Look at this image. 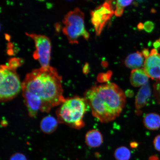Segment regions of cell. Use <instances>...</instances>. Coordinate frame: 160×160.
Returning a JSON list of instances; mask_svg holds the SVG:
<instances>
[{
  "label": "cell",
  "mask_w": 160,
  "mask_h": 160,
  "mask_svg": "<svg viewBox=\"0 0 160 160\" xmlns=\"http://www.w3.org/2000/svg\"><path fill=\"white\" fill-rule=\"evenodd\" d=\"M22 86V92L31 93L41 101L42 112H48L66 99L62 77L57 69L50 66L33 69L26 75Z\"/></svg>",
  "instance_id": "1"
},
{
  "label": "cell",
  "mask_w": 160,
  "mask_h": 160,
  "mask_svg": "<svg viewBox=\"0 0 160 160\" xmlns=\"http://www.w3.org/2000/svg\"><path fill=\"white\" fill-rule=\"evenodd\" d=\"M84 99L93 116L102 123L119 117L126 102L122 90L113 83L93 86L85 92Z\"/></svg>",
  "instance_id": "2"
},
{
  "label": "cell",
  "mask_w": 160,
  "mask_h": 160,
  "mask_svg": "<svg viewBox=\"0 0 160 160\" xmlns=\"http://www.w3.org/2000/svg\"><path fill=\"white\" fill-rule=\"evenodd\" d=\"M84 98L75 97L65 99L57 111L59 123L79 129L85 126L83 118L87 109Z\"/></svg>",
  "instance_id": "3"
},
{
  "label": "cell",
  "mask_w": 160,
  "mask_h": 160,
  "mask_svg": "<svg viewBox=\"0 0 160 160\" xmlns=\"http://www.w3.org/2000/svg\"><path fill=\"white\" fill-rule=\"evenodd\" d=\"M62 22V31L70 43L78 44V39L81 36L86 40L89 38V33L85 28L84 14L79 8H75L66 14Z\"/></svg>",
  "instance_id": "4"
},
{
  "label": "cell",
  "mask_w": 160,
  "mask_h": 160,
  "mask_svg": "<svg viewBox=\"0 0 160 160\" xmlns=\"http://www.w3.org/2000/svg\"><path fill=\"white\" fill-rule=\"evenodd\" d=\"M15 68L9 65L0 68V99L3 102L15 98L22 91V83Z\"/></svg>",
  "instance_id": "5"
},
{
  "label": "cell",
  "mask_w": 160,
  "mask_h": 160,
  "mask_svg": "<svg viewBox=\"0 0 160 160\" xmlns=\"http://www.w3.org/2000/svg\"><path fill=\"white\" fill-rule=\"evenodd\" d=\"M34 41L36 50L34 52L33 57L38 60L41 67H49L51 44V41L47 36L35 33H26Z\"/></svg>",
  "instance_id": "6"
},
{
  "label": "cell",
  "mask_w": 160,
  "mask_h": 160,
  "mask_svg": "<svg viewBox=\"0 0 160 160\" xmlns=\"http://www.w3.org/2000/svg\"><path fill=\"white\" fill-rule=\"evenodd\" d=\"M111 1H107L91 12V21L94 26L96 34L99 36L104 27L113 15Z\"/></svg>",
  "instance_id": "7"
},
{
  "label": "cell",
  "mask_w": 160,
  "mask_h": 160,
  "mask_svg": "<svg viewBox=\"0 0 160 160\" xmlns=\"http://www.w3.org/2000/svg\"><path fill=\"white\" fill-rule=\"evenodd\" d=\"M143 69L148 77L160 81V54L150 55L145 60Z\"/></svg>",
  "instance_id": "8"
},
{
  "label": "cell",
  "mask_w": 160,
  "mask_h": 160,
  "mask_svg": "<svg viewBox=\"0 0 160 160\" xmlns=\"http://www.w3.org/2000/svg\"><path fill=\"white\" fill-rule=\"evenodd\" d=\"M151 95V90L148 84L142 87L135 98V107L140 114V110L144 107Z\"/></svg>",
  "instance_id": "9"
},
{
  "label": "cell",
  "mask_w": 160,
  "mask_h": 160,
  "mask_svg": "<svg viewBox=\"0 0 160 160\" xmlns=\"http://www.w3.org/2000/svg\"><path fill=\"white\" fill-rule=\"evenodd\" d=\"M149 77L143 68L133 69L131 72L130 82L134 87H138L147 85Z\"/></svg>",
  "instance_id": "10"
},
{
  "label": "cell",
  "mask_w": 160,
  "mask_h": 160,
  "mask_svg": "<svg viewBox=\"0 0 160 160\" xmlns=\"http://www.w3.org/2000/svg\"><path fill=\"white\" fill-rule=\"evenodd\" d=\"M85 142L87 145L90 147H99L103 142L102 135L98 130H90L86 134Z\"/></svg>",
  "instance_id": "11"
},
{
  "label": "cell",
  "mask_w": 160,
  "mask_h": 160,
  "mask_svg": "<svg viewBox=\"0 0 160 160\" xmlns=\"http://www.w3.org/2000/svg\"><path fill=\"white\" fill-rule=\"evenodd\" d=\"M58 123V119L53 116H47L42 120L40 128L43 133L51 134L57 129Z\"/></svg>",
  "instance_id": "12"
},
{
  "label": "cell",
  "mask_w": 160,
  "mask_h": 160,
  "mask_svg": "<svg viewBox=\"0 0 160 160\" xmlns=\"http://www.w3.org/2000/svg\"><path fill=\"white\" fill-rule=\"evenodd\" d=\"M144 59L142 54L139 51L128 56L125 61V64L129 68L139 69L143 64Z\"/></svg>",
  "instance_id": "13"
},
{
  "label": "cell",
  "mask_w": 160,
  "mask_h": 160,
  "mask_svg": "<svg viewBox=\"0 0 160 160\" xmlns=\"http://www.w3.org/2000/svg\"><path fill=\"white\" fill-rule=\"evenodd\" d=\"M143 122L147 129L155 130L160 127V116L155 113H149L145 116Z\"/></svg>",
  "instance_id": "14"
},
{
  "label": "cell",
  "mask_w": 160,
  "mask_h": 160,
  "mask_svg": "<svg viewBox=\"0 0 160 160\" xmlns=\"http://www.w3.org/2000/svg\"><path fill=\"white\" fill-rule=\"evenodd\" d=\"M114 155L117 160H129L131 152L128 148L122 146L116 149Z\"/></svg>",
  "instance_id": "15"
},
{
  "label": "cell",
  "mask_w": 160,
  "mask_h": 160,
  "mask_svg": "<svg viewBox=\"0 0 160 160\" xmlns=\"http://www.w3.org/2000/svg\"><path fill=\"white\" fill-rule=\"evenodd\" d=\"M132 1H117L116 3V9L115 11V15L120 17L122 15L124 8L131 4Z\"/></svg>",
  "instance_id": "16"
},
{
  "label": "cell",
  "mask_w": 160,
  "mask_h": 160,
  "mask_svg": "<svg viewBox=\"0 0 160 160\" xmlns=\"http://www.w3.org/2000/svg\"><path fill=\"white\" fill-rule=\"evenodd\" d=\"M112 75L111 71H108L105 73H101L98 76V81L100 83L106 82L109 81Z\"/></svg>",
  "instance_id": "17"
},
{
  "label": "cell",
  "mask_w": 160,
  "mask_h": 160,
  "mask_svg": "<svg viewBox=\"0 0 160 160\" xmlns=\"http://www.w3.org/2000/svg\"><path fill=\"white\" fill-rule=\"evenodd\" d=\"M23 61L21 59L18 58H13L9 60L8 65L15 68L17 69L19 66H21L23 63Z\"/></svg>",
  "instance_id": "18"
},
{
  "label": "cell",
  "mask_w": 160,
  "mask_h": 160,
  "mask_svg": "<svg viewBox=\"0 0 160 160\" xmlns=\"http://www.w3.org/2000/svg\"><path fill=\"white\" fill-rule=\"evenodd\" d=\"M154 23L153 22L148 21L144 24V29L148 33H151L154 29Z\"/></svg>",
  "instance_id": "19"
},
{
  "label": "cell",
  "mask_w": 160,
  "mask_h": 160,
  "mask_svg": "<svg viewBox=\"0 0 160 160\" xmlns=\"http://www.w3.org/2000/svg\"><path fill=\"white\" fill-rule=\"evenodd\" d=\"M155 93L157 101L160 103V81H158L154 86Z\"/></svg>",
  "instance_id": "20"
},
{
  "label": "cell",
  "mask_w": 160,
  "mask_h": 160,
  "mask_svg": "<svg viewBox=\"0 0 160 160\" xmlns=\"http://www.w3.org/2000/svg\"><path fill=\"white\" fill-rule=\"evenodd\" d=\"M9 160H27L24 155L20 153L14 154L10 158Z\"/></svg>",
  "instance_id": "21"
},
{
  "label": "cell",
  "mask_w": 160,
  "mask_h": 160,
  "mask_svg": "<svg viewBox=\"0 0 160 160\" xmlns=\"http://www.w3.org/2000/svg\"><path fill=\"white\" fill-rule=\"evenodd\" d=\"M153 145L157 151L160 152V135L155 138L153 141Z\"/></svg>",
  "instance_id": "22"
},
{
  "label": "cell",
  "mask_w": 160,
  "mask_h": 160,
  "mask_svg": "<svg viewBox=\"0 0 160 160\" xmlns=\"http://www.w3.org/2000/svg\"><path fill=\"white\" fill-rule=\"evenodd\" d=\"M83 73L85 74H88L89 72V65L88 63H86L83 69Z\"/></svg>",
  "instance_id": "23"
},
{
  "label": "cell",
  "mask_w": 160,
  "mask_h": 160,
  "mask_svg": "<svg viewBox=\"0 0 160 160\" xmlns=\"http://www.w3.org/2000/svg\"><path fill=\"white\" fill-rule=\"evenodd\" d=\"M142 54L143 57H144L146 59L150 55L149 49H144L142 51Z\"/></svg>",
  "instance_id": "24"
},
{
  "label": "cell",
  "mask_w": 160,
  "mask_h": 160,
  "mask_svg": "<svg viewBox=\"0 0 160 160\" xmlns=\"http://www.w3.org/2000/svg\"><path fill=\"white\" fill-rule=\"evenodd\" d=\"M153 46L156 49L160 48V43L158 40L153 43Z\"/></svg>",
  "instance_id": "25"
},
{
  "label": "cell",
  "mask_w": 160,
  "mask_h": 160,
  "mask_svg": "<svg viewBox=\"0 0 160 160\" xmlns=\"http://www.w3.org/2000/svg\"><path fill=\"white\" fill-rule=\"evenodd\" d=\"M130 145L131 147L132 148H136L138 146V144L137 142H132L130 143Z\"/></svg>",
  "instance_id": "26"
},
{
  "label": "cell",
  "mask_w": 160,
  "mask_h": 160,
  "mask_svg": "<svg viewBox=\"0 0 160 160\" xmlns=\"http://www.w3.org/2000/svg\"><path fill=\"white\" fill-rule=\"evenodd\" d=\"M158 51L156 49H153L151 50V53H150V55H156L158 54Z\"/></svg>",
  "instance_id": "27"
},
{
  "label": "cell",
  "mask_w": 160,
  "mask_h": 160,
  "mask_svg": "<svg viewBox=\"0 0 160 160\" xmlns=\"http://www.w3.org/2000/svg\"><path fill=\"white\" fill-rule=\"evenodd\" d=\"M149 160H159L157 156H152L149 158Z\"/></svg>",
  "instance_id": "28"
},
{
  "label": "cell",
  "mask_w": 160,
  "mask_h": 160,
  "mask_svg": "<svg viewBox=\"0 0 160 160\" xmlns=\"http://www.w3.org/2000/svg\"><path fill=\"white\" fill-rule=\"evenodd\" d=\"M138 28L139 30H142L144 29V25L142 23H140L138 25Z\"/></svg>",
  "instance_id": "29"
},
{
  "label": "cell",
  "mask_w": 160,
  "mask_h": 160,
  "mask_svg": "<svg viewBox=\"0 0 160 160\" xmlns=\"http://www.w3.org/2000/svg\"><path fill=\"white\" fill-rule=\"evenodd\" d=\"M103 64H102V65L103 66V67H107V62H103Z\"/></svg>",
  "instance_id": "30"
},
{
  "label": "cell",
  "mask_w": 160,
  "mask_h": 160,
  "mask_svg": "<svg viewBox=\"0 0 160 160\" xmlns=\"http://www.w3.org/2000/svg\"><path fill=\"white\" fill-rule=\"evenodd\" d=\"M158 41H159V42L160 43V38L158 40Z\"/></svg>",
  "instance_id": "31"
}]
</instances>
